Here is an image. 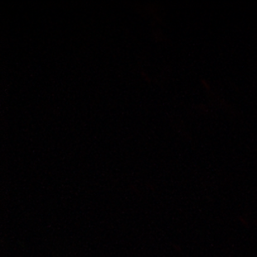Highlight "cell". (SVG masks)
I'll return each instance as SVG.
<instances>
[]
</instances>
